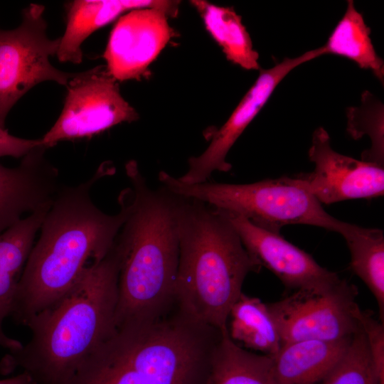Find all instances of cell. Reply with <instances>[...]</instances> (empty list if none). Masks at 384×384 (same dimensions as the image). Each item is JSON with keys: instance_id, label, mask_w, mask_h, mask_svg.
<instances>
[{"instance_id": "23", "label": "cell", "mask_w": 384, "mask_h": 384, "mask_svg": "<svg viewBox=\"0 0 384 384\" xmlns=\"http://www.w3.org/2000/svg\"><path fill=\"white\" fill-rule=\"evenodd\" d=\"M321 384H378L361 326L341 359Z\"/></svg>"}, {"instance_id": "24", "label": "cell", "mask_w": 384, "mask_h": 384, "mask_svg": "<svg viewBox=\"0 0 384 384\" xmlns=\"http://www.w3.org/2000/svg\"><path fill=\"white\" fill-rule=\"evenodd\" d=\"M358 320L378 383L384 384V323L374 318L371 312L361 309Z\"/></svg>"}, {"instance_id": "8", "label": "cell", "mask_w": 384, "mask_h": 384, "mask_svg": "<svg viewBox=\"0 0 384 384\" xmlns=\"http://www.w3.org/2000/svg\"><path fill=\"white\" fill-rule=\"evenodd\" d=\"M62 112L41 139L47 148L63 140L90 137L139 118L122 96L118 82L106 67L76 73L68 82Z\"/></svg>"}, {"instance_id": "18", "label": "cell", "mask_w": 384, "mask_h": 384, "mask_svg": "<svg viewBox=\"0 0 384 384\" xmlns=\"http://www.w3.org/2000/svg\"><path fill=\"white\" fill-rule=\"evenodd\" d=\"M203 384H278L267 355L252 353L224 333L213 353Z\"/></svg>"}, {"instance_id": "19", "label": "cell", "mask_w": 384, "mask_h": 384, "mask_svg": "<svg viewBox=\"0 0 384 384\" xmlns=\"http://www.w3.org/2000/svg\"><path fill=\"white\" fill-rule=\"evenodd\" d=\"M351 253V267L375 299L379 320L384 323V234L344 222L340 233Z\"/></svg>"}, {"instance_id": "13", "label": "cell", "mask_w": 384, "mask_h": 384, "mask_svg": "<svg viewBox=\"0 0 384 384\" xmlns=\"http://www.w3.org/2000/svg\"><path fill=\"white\" fill-rule=\"evenodd\" d=\"M41 144L14 168L0 164V234L29 214L51 206L59 190L58 171Z\"/></svg>"}, {"instance_id": "14", "label": "cell", "mask_w": 384, "mask_h": 384, "mask_svg": "<svg viewBox=\"0 0 384 384\" xmlns=\"http://www.w3.org/2000/svg\"><path fill=\"white\" fill-rule=\"evenodd\" d=\"M50 207L29 214L0 234V347L9 351L19 349L23 344L6 336L3 322L11 314L24 266Z\"/></svg>"}, {"instance_id": "21", "label": "cell", "mask_w": 384, "mask_h": 384, "mask_svg": "<svg viewBox=\"0 0 384 384\" xmlns=\"http://www.w3.org/2000/svg\"><path fill=\"white\" fill-rule=\"evenodd\" d=\"M370 34V28L356 9L353 1H348L344 15L323 47L325 54L347 58L361 68L370 70L383 82V60L377 55Z\"/></svg>"}, {"instance_id": "17", "label": "cell", "mask_w": 384, "mask_h": 384, "mask_svg": "<svg viewBox=\"0 0 384 384\" xmlns=\"http://www.w3.org/2000/svg\"><path fill=\"white\" fill-rule=\"evenodd\" d=\"M190 2L228 60L245 70H260L259 53L253 48L241 16L233 8L219 6L205 0Z\"/></svg>"}, {"instance_id": "26", "label": "cell", "mask_w": 384, "mask_h": 384, "mask_svg": "<svg viewBox=\"0 0 384 384\" xmlns=\"http://www.w3.org/2000/svg\"><path fill=\"white\" fill-rule=\"evenodd\" d=\"M0 384H36L31 376L26 372L16 376L0 380Z\"/></svg>"}, {"instance_id": "7", "label": "cell", "mask_w": 384, "mask_h": 384, "mask_svg": "<svg viewBox=\"0 0 384 384\" xmlns=\"http://www.w3.org/2000/svg\"><path fill=\"white\" fill-rule=\"evenodd\" d=\"M356 287L346 279L324 289H299L267 304L282 343L349 338L360 329Z\"/></svg>"}, {"instance_id": "22", "label": "cell", "mask_w": 384, "mask_h": 384, "mask_svg": "<svg viewBox=\"0 0 384 384\" xmlns=\"http://www.w3.org/2000/svg\"><path fill=\"white\" fill-rule=\"evenodd\" d=\"M347 131L354 139L368 135L371 146L364 151L361 160L384 165L383 105L370 92L362 95L361 105L348 108Z\"/></svg>"}, {"instance_id": "4", "label": "cell", "mask_w": 384, "mask_h": 384, "mask_svg": "<svg viewBox=\"0 0 384 384\" xmlns=\"http://www.w3.org/2000/svg\"><path fill=\"white\" fill-rule=\"evenodd\" d=\"M178 197L174 304L193 319L227 332L230 311L242 293L247 274L261 267L220 210Z\"/></svg>"}, {"instance_id": "1", "label": "cell", "mask_w": 384, "mask_h": 384, "mask_svg": "<svg viewBox=\"0 0 384 384\" xmlns=\"http://www.w3.org/2000/svg\"><path fill=\"white\" fill-rule=\"evenodd\" d=\"M109 169L100 167L86 182L58 191L18 284L11 314L18 324L26 326L60 299L113 247L129 213L127 193H122L115 215L103 213L90 196Z\"/></svg>"}, {"instance_id": "25", "label": "cell", "mask_w": 384, "mask_h": 384, "mask_svg": "<svg viewBox=\"0 0 384 384\" xmlns=\"http://www.w3.org/2000/svg\"><path fill=\"white\" fill-rule=\"evenodd\" d=\"M43 144L41 139L19 138L9 134L5 127H0V158L23 157L30 151Z\"/></svg>"}, {"instance_id": "5", "label": "cell", "mask_w": 384, "mask_h": 384, "mask_svg": "<svg viewBox=\"0 0 384 384\" xmlns=\"http://www.w3.org/2000/svg\"><path fill=\"white\" fill-rule=\"evenodd\" d=\"M159 180L172 194L240 215L274 233H279L284 225L302 224L339 233L344 223L328 213L298 177L282 176L248 184L209 181L187 184L161 171Z\"/></svg>"}, {"instance_id": "9", "label": "cell", "mask_w": 384, "mask_h": 384, "mask_svg": "<svg viewBox=\"0 0 384 384\" xmlns=\"http://www.w3.org/2000/svg\"><path fill=\"white\" fill-rule=\"evenodd\" d=\"M323 55L325 51L321 46L296 58H286L271 68L260 69L257 80L230 117L215 130L207 149L199 156L188 159V171L178 178L184 183L195 184L207 181L214 171H228L231 169V164L226 161L228 151L279 82L297 66Z\"/></svg>"}, {"instance_id": "6", "label": "cell", "mask_w": 384, "mask_h": 384, "mask_svg": "<svg viewBox=\"0 0 384 384\" xmlns=\"http://www.w3.org/2000/svg\"><path fill=\"white\" fill-rule=\"evenodd\" d=\"M43 6L31 4L22 12L21 24L12 30L0 28V127L13 106L40 82L54 81L66 86L76 73L55 68L60 38L50 39Z\"/></svg>"}, {"instance_id": "20", "label": "cell", "mask_w": 384, "mask_h": 384, "mask_svg": "<svg viewBox=\"0 0 384 384\" xmlns=\"http://www.w3.org/2000/svg\"><path fill=\"white\" fill-rule=\"evenodd\" d=\"M228 332L238 346L272 356L282 341L266 303L243 293L232 306Z\"/></svg>"}, {"instance_id": "12", "label": "cell", "mask_w": 384, "mask_h": 384, "mask_svg": "<svg viewBox=\"0 0 384 384\" xmlns=\"http://www.w3.org/2000/svg\"><path fill=\"white\" fill-rule=\"evenodd\" d=\"M220 211L233 227L253 259L260 267L274 273L287 288L294 291L324 289L342 279L279 233L260 228L240 215Z\"/></svg>"}, {"instance_id": "10", "label": "cell", "mask_w": 384, "mask_h": 384, "mask_svg": "<svg viewBox=\"0 0 384 384\" xmlns=\"http://www.w3.org/2000/svg\"><path fill=\"white\" fill-rule=\"evenodd\" d=\"M308 154L314 170L297 177L321 204L383 196V167L336 152L323 127L314 132Z\"/></svg>"}, {"instance_id": "11", "label": "cell", "mask_w": 384, "mask_h": 384, "mask_svg": "<svg viewBox=\"0 0 384 384\" xmlns=\"http://www.w3.org/2000/svg\"><path fill=\"white\" fill-rule=\"evenodd\" d=\"M168 15L156 9H135L121 16L103 54L106 69L117 81L140 80L174 36Z\"/></svg>"}, {"instance_id": "15", "label": "cell", "mask_w": 384, "mask_h": 384, "mask_svg": "<svg viewBox=\"0 0 384 384\" xmlns=\"http://www.w3.org/2000/svg\"><path fill=\"white\" fill-rule=\"evenodd\" d=\"M352 337L282 343L277 353L269 356L274 380L278 384H321L341 359Z\"/></svg>"}, {"instance_id": "3", "label": "cell", "mask_w": 384, "mask_h": 384, "mask_svg": "<svg viewBox=\"0 0 384 384\" xmlns=\"http://www.w3.org/2000/svg\"><path fill=\"white\" fill-rule=\"evenodd\" d=\"M130 210L115 240L120 257L115 324L171 311L179 257L178 197L151 189L137 163L125 165Z\"/></svg>"}, {"instance_id": "2", "label": "cell", "mask_w": 384, "mask_h": 384, "mask_svg": "<svg viewBox=\"0 0 384 384\" xmlns=\"http://www.w3.org/2000/svg\"><path fill=\"white\" fill-rule=\"evenodd\" d=\"M119 265L114 243L68 293L27 322L30 340L1 358L0 371L20 367L36 384H65L114 329Z\"/></svg>"}, {"instance_id": "16", "label": "cell", "mask_w": 384, "mask_h": 384, "mask_svg": "<svg viewBox=\"0 0 384 384\" xmlns=\"http://www.w3.org/2000/svg\"><path fill=\"white\" fill-rule=\"evenodd\" d=\"M65 6V30L60 37L56 55L60 62L78 64L82 60V45L93 32L130 11L141 9L166 11L169 3L160 0H75Z\"/></svg>"}]
</instances>
